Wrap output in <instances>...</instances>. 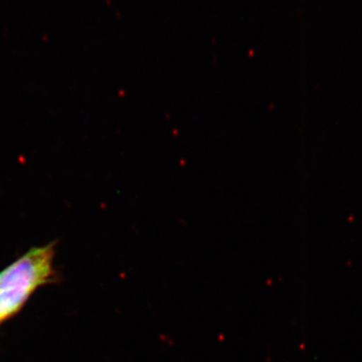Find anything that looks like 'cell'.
<instances>
[{
  "mask_svg": "<svg viewBox=\"0 0 362 362\" xmlns=\"http://www.w3.org/2000/svg\"><path fill=\"white\" fill-rule=\"evenodd\" d=\"M54 244L33 247L0 272V323L18 314L42 286L56 277Z\"/></svg>",
  "mask_w": 362,
  "mask_h": 362,
  "instance_id": "6da1fadb",
  "label": "cell"
}]
</instances>
